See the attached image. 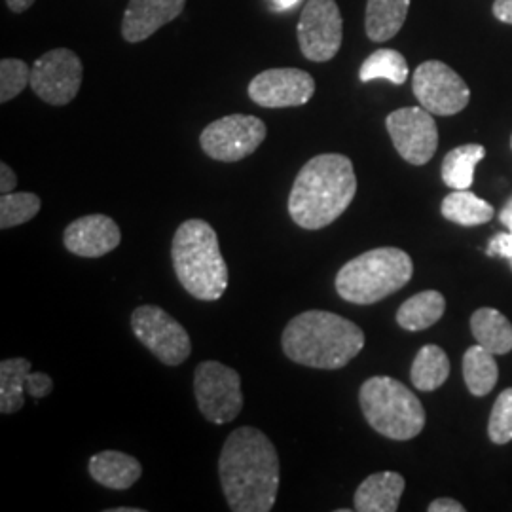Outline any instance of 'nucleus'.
Listing matches in <instances>:
<instances>
[{
	"instance_id": "nucleus-1",
	"label": "nucleus",
	"mask_w": 512,
	"mask_h": 512,
	"mask_svg": "<svg viewBox=\"0 0 512 512\" xmlns=\"http://www.w3.org/2000/svg\"><path fill=\"white\" fill-rule=\"evenodd\" d=\"M220 486L234 512H270L279 492V456L272 440L256 427H239L224 442Z\"/></svg>"
},
{
	"instance_id": "nucleus-2",
	"label": "nucleus",
	"mask_w": 512,
	"mask_h": 512,
	"mask_svg": "<svg viewBox=\"0 0 512 512\" xmlns=\"http://www.w3.org/2000/svg\"><path fill=\"white\" fill-rule=\"evenodd\" d=\"M357 194V177L348 156L319 154L300 169L289 196V215L304 230L327 228Z\"/></svg>"
},
{
	"instance_id": "nucleus-3",
	"label": "nucleus",
	"mask_w": 512,
	"mask_h": 512,
	"mask_svg": "<svg viewBox=\"0 0 512 512\" xmlns=\"http://www.w3.org/2000/svg\"><path fill=\"white\" fill-rule=\"evenodd\" d=\"M281 346L296 365L338 370L363 351L365 332L338 313L310 310L291 319Z\"/></svg>"
},
{
	"instance_id": "nucleus-4",
	"label": "nucleus",
	"mask_w": 512,
	"mask_h": 512,
	"mask_svg": "<svg viewBox=\"0 0 512 512\" xmlns=\"http://www.w3.org/2000/svg\"><path fill=\"white\" fill-rule=\"evenodd\" d=\"M173 268L190 296L215 302L228 289V266L220 253L217 232L202 219L184 220L171 245Z\"/></svg>"
},
{
	"instance_id": "nucleus-5",
	"label": "nucleus",
	"mask_w": 512,
	"mask_h": 512,
	"mask_svg": "<svg viewBox=\"0 0 512 512\" xmlns=\"http://www.w3.org/2000/svg\"><path fill=\"white\" fill-rule=\"evenodd\" d=\"M414 274L408 253L380 247L349 260L336 275V291L351 304L370 306L401 291Z\"/></svg>"
},
{
	"instance_id": "nucleus-6",
	"label": "nucleus",
	"mask_w": 512,
	"mask_h": 512,
	"mask_svg": "<svg viewBox=\"0 0 512 512\" xmlns=\"http://www.w3.org/2000/svg\"><path fill=\"white\" fill-rule=\"evenodd\" d=\"M359 403L368 425L387 439H414L425 427L420 399L395 378H368L359 391Z\"/></svg>"
},
{
	"instance_id": "nucleus-7",
	"label": "nucleus",
	"mask_w": 512,
	"mask_h": 512,
	"mask_svg": "<svg viewBox=\"0 0 512 512\" xmlns=\"http://www.w3.org/2000/svg\"><path fill=\"white\" fill-rule=\"evenodd\" d=\"M194 395L203 418L215 425L236 420L243 408L238 372L219 361H205L196 366Z\"/></svg>"
},
{
	"instance_id": "nucleus-8",
	"label": "nucleus",
	"mask_w": 512,
	"mask_h": 512,
	"mask_svg": "<svg viewBox=\"0 0 512 512\" xmlns=\"http://www.w3.org/2000/svg\"><path fill=\"white\" fill-rule=\"evenodd\" d=\"M135 338L167 366L183 365L192 351L190 334L158 306H141L131 315Z\"/></svg>"
},
{
	"instance_id": "nucleus-9",
	"label": "nucleus",
	"mask_w": 512,
	"mask_h": 512,
	"mask_svg": "<svg viewBox=\"0 0 512 512\" xmlns=\"http://www.w3.org/2000/svg\"><path fill=\"white\" fill-rule=\"evenodd\" d=\"M266 124L249 114H230L203 129L200 145L217 162H239L251 156L266 139Z\"/></svg>"
},
{
	"instance_id": "nucleus-10",
	"label": "nucleus",
	"mask_w": 512,
	"mask_h": 512,
	"mask_svg": "<svg viewBox=\"0 0 512 512\" xmlns=\"http://www.w3.org/2000/svg\"><path fill=\"white\" fill-rule=\"evenodd\" d=\"M298 44L306 59L330 61L340 52L344 21L336 0H308L298 21Z\"/></svg>"
},
{
	"instance_id": "nucleus-11",
	"label": "nucleus",
	"mask_w": 512,
	"mask_h": 512,
	"mask_svg": "<svg viewBox=\"0 0 512 512\" xmlns=\"http://www.w3.org/2000/svg\"><path fill=\"white\" fill-rule=\"evenodd\" d=\"M421 107L435 116H452L469 105L471 92L465 80L446 63L431 59L421 63L412 80Z\"/></svg>"
},
{
	"instance_id": "nucleus-12",
	"label": "nucleus",
	"mask_w": 512,
	"mask_h": 512,
	"mask_svg": "<svg viewBox=\"0 0 512 512\" xmlns=\"http://www.w3.org/2000/svg\"><path fill=\"white\" fill-rule=\"evenodd\" d=\"M84 69L80 57L69 48H57L38 57L31 69V88L54 107L69 105L80 92Z\"/></svg>"
},
{
	"instance_id": "nucleus-13",
	"label": "nucleus",
	"mask_w": 512,
	"mask_h": 512,
	"mask_svg": "<svg viewBox=\"0 0 512 512\" xmlns=\"http://www.w3.org/2000/svg\"><path fill=\"white\" fill-rule=\"evenodd\" d=\"M391 141L408 164L425 165L439 147V129L435 118L423 107L395 110L385 120Z\"/></svg>"
},
{
	"instance_id": "nucleus-14",
	"label": "nucleus",
	"mask_w": 512,
	"mask_h": 512,
	"mask_svg": "<svg viewBox=\"0 0 512 512\" xmlns=\"http://www.w3.org/2000/svg\"><path fill=\"white\" fill-rule=\"evenodd\" d=\"M315 93V80L302 69H268L249 84V97L264 109L302 107Z\"/></svg>"
},
{
	"instance_id": "nucleus-15",
	"label": "nucleus",
	"mask_w": 512,
	"mask_h": 512,
	"mask_svg": "<svg viewBox=\"0 0 512 512\" xmlns=\"http://www.w3.org/2000/svg\"><path fill=\"white\" fill-rule=\"evenodd\" d=\"M63 241L69 253L82 258H99L114 251L120 241V226L107 215H86L74 220L65 234Z\"/></svg>"
},
{
	"instance_id": "nucleus-16",
	"label": "nucleus",
	"mask_w": 512,
	"mask_h": 512,
	"mask_svg": "<svg viewBox=\"0 0 512 512\" xmlns=\"http://www.w3.org/2000/svg\"><path fill=\"white\" fill-rule=\"evenodd\" d=\"M184 4L186 0H129L122 21V35L131 44L143 42L179 18Z\"/></svg>"
},
{
	"instance_id": "nucleus-17",
	"label": "nucleus",
	"mask_w": 512,
	"mask_h": 512,
	"mask_svg": "<svg viewBox=\"0 0 512 512\" xmlns=\"http://www.w3.org/2000/svg\"><path fill=\"white\" fill-rule=\"evenodd\" d=\"M404 478L399 473H374L366 476L355 492V511L395 512L404 492Z\"/></svg>"
},
{
	"instance_id": "nucleus-18",
	"label": "nucleus",
	"mask_w": 512,
	"mask_h": 512,
	"mask_svg": "<svg viewBox=\"0 0 512 512\" xmlns=\"http://www.w3.org/2000/svg\"><path fill=\"white\" fill-rule=\"evenodd\" d=\"M88 471L95 482L109 490H129L141 475L143 467L137 459L118 450H105L90 459Z\"/></svg>"
},
{
	"instance_id": "nucleus-19",
	"label": "nucleus",
	"mask_w": 512,
	"mask_h": 512,
	"mask_svg": "<svg viewBox=\"0 0 512 512\" xmlns=\"http://www.w3.org/2000/svg\"><path fill=\"white\" fill-rule=\"evenodd\" d=\"M410 0H368L366 35L372 42H387L403 29Z\"/></svg>"
},
{
	"instance_id": "nucleus-20",
	"label": "nucleus",
	"mask_w": 512,
	"mask_h": 512,
	"mask_svg": "<svg viewBox=\"0 0 512 512\" xmlns=\"http://www.w3.org/2000/svg\"><path fill=\"white\" fill-rule=\"evenodd\" d=\"M471 332L476 344L494 355H507L512 351L511 321L494 308H480L471 317Z\"/></svg>"
},
{
	"instance_id": "nucleus-21",
	"label": "nucleus",
	"mask_w": 512,
	"mask_h": 512,
	"mask_svg": "<svg viewBox=\"0 0 512 512\" xmlns=\"http://www.w3.org/2000/svg\"><path fill=\"white\" fill-rule=\"evenodd\" d=\"M446 300L439 291H423L410 296L397 311V323L410 332H420L439 323Z\"/></svg>"
},
{
	"instance_id": "nucleus-22",
	"label": "nucleus",
	"mask_w": 512,
	"mask_h": 512,
	"mask_svg": "<svg viewBox=\"0 0 512 512\" xmlns=\"http://www.w3.org/2000/svg\"><path fill=\"white\" fill-rule=\"evenodd\" d=\"M442 217L459 226H480L494 219V207L469 190H454L440 205Z\"/></svg>"
},
{
	"instance_id": "nucleus-23",
	"label": "nucleus",
	"mask_w": 512,
	"mask_h": 512,
	"mask_svg": "<svg viewBox=\"0 0 512 512\" xmlns=\"http://www.w3.org/2000/svg\"><path fill=\"white\" fill-rule=\"evenodd\" d=\"M482 145H461L446 154L442 162V181L454 190H469L475 181V167L484 160Z\"/></svg>"
},
{
	"instance_id": "nucleus-24",
	"label": "nucleus",
	"mask_w": 512,
	"mask_h": 512,
	"mask_svg": "<svg viewBox=\"0 0 512 512\" xmlns=\"http://www.w3.org/2000/svg\"><path fill=\"white\" fill-rule=\"evenodd\" d=\"M463 378L475 397L488 395L499 378V366L495 363L494 353L482 348L480 344L467 349L463 357Z\"/></svg>"
},
{
	"instance_id": "nucleus-25",
	"label": "nucleus",
	"mask_w": 512,
	"mask_h": 512,
	"mask_svg": "<svg viewBox=\"0 0 512 512\" xmlns=\"http://www.w3.org/2000/svg\"><path fill=\"white\" fill-rule=\"evenodd\" d=\"M450 376V361L444 349L427 344L418 351L412 368H410V380L420 391H435L444 384Z\"/></svg>"
},
{
	"instance_id": "nucleus-26",
	"label": "nucleus",
	"mask_w": 512,
	"mask_h": 512,
	"mask_svg": "<svg viewBox=\"0 0 512 512\" xmlns=\"http://www.w3.org/2000/svg\"><path fill=\"white\" fill-rule=\"evenodd\" d=\"M31 361L16 357V359H4L0 363V412L2 414H16L25 399L23 395L27 393L25 382L31 372Z\"/></svg>"
},
{
	"instance_id": "nucleus-27",
	"label": "nucleus",
	"mask_w": 512,
	"mask_h": 512,
	"mask_svg": "<svg viewBox=\"0 0 512 512\" xmlns=\"http://www.w3.org/2000/svg\"><path fill=\"white\" fill-rule=\"evenodd\" d=\"M361 82L370 80H389L395 86H403L408 78V63L404 55L397 50H378L370 57H366L361 71H359Z\"/></svg>"
},
{
	"instance_id": "nucleus-28",
	"label": "nucleus",
	"mask_w": 512,
	"mask_h": 512,
	"mask_svg": "<svg viewBox=\"0 0 512 512\" xmlns=\"http://www.w3.org/2000/svg\"><path fill=\"white\" fill-rule=\"evenodd\" d=\"M42 207L37 194L31 192H8L0 198V230L16 228L35 219Z\"/></svg>"
},
{
	"instance_id": "nucleus-29",
	"label": "nucleus",
	"mask_w": 512,
	"mask_h": 512,
	"mask_svg": "<svg viewBox=\"0 0 512 512\" xmlns=\"http://www.w3.org/2000/svg\"><path fill=\"white\" fill-rule=\"evenodd\" d=\"M31 84V69L21 59L0 61V101L8 103Z\"/></svg>"
},
{
	"instance_id": "nucleus-30",
	"label": "nucleus",
	"mask_w": 512,
	"mask_h": 512,
	"mask_svg": "<svg viewBox=\"0 0 512 512\" xmlns=\"http://www.w3.org/2000/svg\"><path fill=\"white\" fill-rule=\"evenodd\" d=\"M488 435L494 444H509L512 440V387L505 389L495 401Z\"/></svg>"
},
{
	"instance_id": "nucleus-31",
	"label": "nucleus",
	"mask_w": 512,
	"mask_h": 512,
	"mask_svg": "<svg viewBox=\"0 0 512 512\" xmlns=\"http://www.w3.org/2000/svg\"><path fill=\"white\" fill-rule=\"evenodd\" d=\"M25 389L33 399H44L54 391V380L44 374V372H29L27 382H25Z\"/></svg>"
},
{
	"instance_id": "nucleus-32",
	"label": "nucleus",
	"mask_w": 512,
	"mask_h": 512,
	"mask_svg": "<svg viewBox=\"0 0 512 512\" xmlns=\"http://www.w3.org/2000/svg\"><path fill=\"white\" fill-rule=\"evenodd\" d=\"M486 255L488 256H499V258H505L509 260L512 266V232H501L494 238L490 239L488 243V249H486Z\"/></svg>"
},
{
	"instance_id": "nucleus-33",
	"label": "nucleus",
	"mask_w": 512,
	"mask_h": 512,
	"mask_svg": "<svg viewBox=\"0 0 512 512\" xmlns=\"http://www.w3.org/2000/svg\"><path fill=\"white\" fill-rule=\"evenodd\" d=\"M18 186V175L14 173V169L8 164H0V192L8 194L14 192Z\"/></svg>"
},
{
	"instance_id": "nucleus-34",
	"label": "nucleus",
	"mask_w": 512,
	"mask_h": 512,
	"mask_svg": "<svg viewBox=\"0 0 512 512\" xmlns=\"http://www.w3.org/2000/svg\"><path fill=\"white\" fill-rule=\"evenodd\" d=\"M429 512H463L465 507L456 501V499H448V497H440L435 499L431 505H429Z\"/></svg>"
},
{
	"instance_id": "nucleus-35",
	"label": "nucleus",
	"mask_w": 512,
	"mask_h": 512,
	"mask_svg": "<svg viewBox=\"0 0 512 512\" xmlns=\"http://www.w3.org/2000/svg\"><path fill=\"white\" fill-rule=\"evenodd\" d=\"M494 16L499 21L512 25V0H495Z\"/></svg>"
},
{
	"instance_id": "nucleus-36",
	"label": "nucleus",
	"mask_w": 512,
	"mask_h": 512,
	"mask_svg": "<svg viewBox=\"0 0 512 512\" xmlns=\"http://www.w3.org/2000/svg\"><path fill=\"white\" fill-rule=\"evenodd\" d=\"M499 220L507 230L512 232V196L509 198V202L505 203V207L499 211Z\"/></svg>"
},
{
	"instance_id": "nucleus-37",
	"label": "nucleus",
	"mask_w": 512,
	"mask_h": 512,
	"mask_svg": "<svg viewBox=\"0 0 512 512\" xmlns=\"http://www.w3.org/2000/svg\"><path fill=\"white\" fill-rule=\"evenodd\" d=\"M6 4H8V8H10L14 14H21V12L29 10V8L35 4V0H6Z\"/></svg>"
},
{
	"instance_id": "nucleus-38",
	"label": "nucleus",
	"mask_w": 512,
	"mask_h": 512,
	"mask_svg": "<svg viewBox=\"0 0 512 512\" xmlns=\"http://www.w3.org/2000/svg\"><path fill=\"white\" fill-rule=\"evenodd\" d=\"M274 4L275 10H289L294 4H298L300 0H270Z\"/></svg>"
},
{
	"instance_id": "nucleus-39",
	"label": "nucleus",
	"mask_w": 512,
	"mask_h": 512,
	"mask_svg": "<svg viewBox=\"0 0 512 512\" xmlns=\"http://www.w3.org/2000/svg\"><path fill=\"white\" fill-rule=\"evenodd\" d=\"M109 512H143V509H131V507H120V509H109Z\"/></svg>"
},
{
	"instance_id": "nucleus-40",
	"label": "nucleus",
	"mask_w": 512,
	"mask_h": 512,
	"mask_svg": "<svg viewBox=\"0 0 512 512\" xmlns=\"http://www.w3.org/2000/svg\"><path fill=\"white\" fill-rule=\"evenodd\" d=\"M511 147H512V139H511Z\"/></svg>"
}]
</instances>
